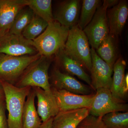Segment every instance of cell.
<instances>
[{
    "label": "cell",
    "mask_w": 128,
    "mask_h": 128,
    "mask_svg": "<svg viewBox=\"0 0 128 128\" xmlns=\"http://www.w3.org/2000/svg\"><path fill=\"white\" fill-rule=\"evenodd\" d=\"M70 29L53 21L48 23L42 33L32 40L34 46L42 56L51 57L64 48Z\"/></svg>",
    "instance_id": "obj_1"
},
{
    "label": "cell",
    "mask_w": 128,
    "mask_h": 128,
    "mask_svg": "<svg viewBox=\"0 0 128 128\" xmlns=\"http://www.w3.org/2000/svg\"><path fill=\"white\" fill-rule=\"evenodd\" d=\"M8 112V128H22V116L25 99L31 87L18 88L11 83L0 80Z\"/></svg>",
    "instance_id": "obj_2"
},
{
    "label": "cell",
    "mask_w": 128,
    "mask_h": 128,
    "mask_svg": "<svg viewBox=\"0 0 128 128\" xmlns=\"http://www.w3.org/2000/svg\"><path fill=\"white\" fill-rule=\"evenodd\" d=\"M51 61V57L41 56L25 70L16 86L20 88L39 87L46 91H50L48 71Z\"/></svg>",
    "instance_id": "obj_3"
},
{
    "label": "cell",
    "mask_w": 128,
    "mask_h": 128,
    "mask_svg": "<svg viewBox=\"0 0 128 128\" xmlns=\"http://www.w3.org/2000/svg\"><path fill=\"white\" fill-rule=\"evenodd\" d=\"M64 50L90 72L92 59L89 41L84 33L77 25L70 29Z\"/></svg>",
    "instance_id": "obj_4"
},
{
    "label": "cell",
    "mask_w": 128,
    "mask_h": 128,
    "mask_svg": "<svg viewBox=\"0 0 128 128\" xmlns=\"http://www.w3.org/2000/svg\"><path fill=\"white\" fill-rule=\"evenodd\" d=\"M41 56H11L0 54V79L11 83L20 78L25 70Z\"/></svg>",
    "instance_id": "obj_5"
},
{
    "label": "cell",
    "mask_w": 128,
    "mask_h": 128,
    "mask_svg": "<svg viewBox=\"0 0 128 128\" xmlns=\"http://www.w3.org/2000/svg\"><path fill=\"white\" fill-rule=\"evenodd\" d=\"M108 6L103 1L97 9L92 20L82 30L92 48L97 49L109 34L107 11Z\"/></svg>",
    "instance_id": "obj_6"
},
{
    "label": "cell",
    "mask_w": 128,
    "mask_h": 128,
    "mask_svg": "<svg viewBox=\"0 0 128 128\" xmlns=\"http://www.w3.org/2000/svg\"><path fill=\"white\" fill-rule=\"evenodd\" d=\"M94 99L89 108V114L102 118L113 112H127L128 106L124 100L115 98L110 89L100 88L96 90Z\"/></svg>",
    "instance_id": "obj_7"
},
{
    "label": "cell",
    "mask_w": 128,
    "mask_h": 128,
    "mask_svg": "<svg viewBox=\"0 0 128 128\" xmlns=\"http://www.w3.org/2000/svg\"><path fill=\"white\" fill-rule=\"evenodd\" d=\"M38 53L32 41L26 39L22 34L8 32L0 37V54L20 56L34 55Z\"/></svg>",
    "instance_id": "obj_8"
},
{
    "label": "cell",
    "mask_w": 128,
    "mask_h": 128,
    "mask_svg": "<svg viewBox=\"0 0 128 128\" xmlns=\"http://www.w3.org/2000/svg\"><path fill=\"white\" fill-rule=\"evenodd\" d=\"M90 51L92 88L95 90L100 88L110 89L112 80L113 68L99 57L94 48H91Z\"/></svg>",
    "instance_id": "obj_9"
},
{
    "label": "cell",
    "mask_w": 128,
    "mask_h": 128,
    "mask_svg": "<svg viewBox=\"0 0 128 128\" xmlns=\"http://www.w3.org/2000/svg\"><path fill=\"white\" fill-rule=\"evenodd\" d=\"M51 90L56 99L60 112L83 108H89L95 95V94L87 95L74 94L54 87L51 88Z\"/></svg>",
    "instance_id": "obj_10"
},
{
    "label": "cell",
    "mask_w": 128,
    "mask_h": 128,
    "mask_svg": "<svg viewBox=\"0 0 128 128\" xmlns=\"http://www.w3.org/2000/svg\"><path fill=\"white\" fill-rule=\"evenodd\" d=\"M51 80L54 87L58 90H64L74 94H90V87L84 84L69 74L63 73L58 68L53 70Z\"/></svg>",
    "instance_id": "obj_11"
},
{
    "label": "cell",
    "mask_w": 128,
    "mask_h": 128,
    "mask_svg": "<svg viewBox=\"0 0 128 128\" xmlns=\"http://www.w3.org/2000/svg\"><path fill=\"white\" fill-rule=\"evenodd\" d=\"M81 6L80 0L64 1L60 5L54 16V20L70 29L77 25Z\"/></svg>",
    "instance_id": "obj_12"
},
{
    "label": "cell",
    "mask_w": 128,
    "mask_h": 128,
    "mask_svg": "<svg viewBox=\"0 0 128 128\" xmlns=\"http://www.w3.org/2000/svg\"><path fill=\"white\" fill-rule=\"evenodd\" d=\"M38 99V114L42 122L54 118L60 112V109L52 90L46 91L39 87H34Z\"/></svg>",
    "instance_id": "obj_13"
},
{
    "label": "cell",
    "mask_w": 128,
    "mask_h": 128,
    "mask_svg": "<svg viewBox=\"0 0 128 128\" xmlns=\"http://www.w3.org/2000/svg\"><path fill=\"white\" fill-rule=\"evenodd\" d=\"M26 6L25 0H0V37L8 32L18 12Z\"/></svg>",
    "instance_id": "obj_14"
},
{
    "label": "cell",
    "mask_w": 128,
    "mask_h": 128,
    "mask_svg": "<svg viewBox=\"0 0 128 128\" xmlns=\"http://www.w3.org/2000/svg\"><path fill=\"white\" fill-rule=\"evenodd\" d=\"M128 16V2L120 0L118 4L107 11L109 34L118 38L123 30Z\"/></svg>",
    "instance_id": "obj_15"
},
{
    "label": "cell",
    "mask_w": 128,
    "mask_h": 128,
    "mask_svg": "<svg viewBox=\"0 0 128 128\" xmlns=\"http://www.w3.org/2000/svg\"><path fill=\"white\" fill-rule=\"evenodd\" d=\"M89 114L88 108L60 111L53 118L51 128H77Z\"/></svg>",
    "instance_id": "obj_16"
},
{
    "label": "cell",
    "mask_w": 128,
    "mask_h": 128,
    "mask_svg": "<svg viewBox=\"0 0 128 128\" xmlns=\"http://www.w3.org/2000/svg\"><path fill=\"white\" fill-rule=\"evenodd\" d=\"M55 56L57 64L65 73L76 76L86 82L92 88L90 76L85 71L80 62L67 54L64 49L60 50Z\"/></svg>",
    "instance_id": "obj_17"
},
{
    "label": "cell",
    "mask_w": 128,
    "mask_h": 128,
    "mask_svg": "<svg viewBox=\"0 0 128 128\" xmlns=\"http://www.w3.org/2000/svg\"><path fill=\"white\" fill-rule=\"evenodd\" d=\"M118 38L109 34L96 50L99 57L112 68L118 58Z\"/></svg>",
    "instance_id": "obj_18"
},
{
    "label": "cell",
    "mask_w": 128,
    "mask_h": 128,
    "mask_svg": "<svg viewBox=\"0 0 128 128\" xmlns=\"http://www.w3.org/2000/svg\"><path fill=\"white\" fill-rule=\"evenodd\" d=\"M35 97L34 90H31L28 96L24 108L22 128H38L42 123L34 105Z\"/></svg>",
    "instance_id": "obj_19"
},
{
    "label": "cell",
    "mask_w": 128,
    "mask_h": 128,
    "mask_svg": "<svg viewBox=\"0 0 128 128\" xmlns=\"http://www.w3.org/2000/svg\"><path fill=\"white\" fill-rule=\"evenodd\" d=\"M126 66L125 60L121 57L118 58L113 67L114 74L112 86L110 89L114 96L122 100H124L126 97L124 94L123 88Z\"/></svg>",
    "instance_id": "obj_20"
},
{
    "label": "cell",
    "mask_w": 128,
    "mask_h": 128,
    "mask_svg": "<svg viewBox=\"0 0 128 128\" xmlns=\"http://www.w3.org/2000/svg\"><path fill=\"white\" fill-rule=\"evenodd\" d=\"M26 6L48 23L54 21L51 0H25Z\"/></svg>",
    "instance_id": "obj_21"
},
{
    "label": "cell",
    "mask_w": 128,
    "mask_h": 128,
    "mask_svg": "<svg viewBox=\"0 0 128 128\" xmlns=\"http://www.w3.org/2000/svg\"><path fill=\"white\" fill-rule=\"evenodd\" d=\"M100 0H83L77 26L83 30L92 20L97 9L101 4Z\"/></svg>",
    "instance_id": "obj_22"
},
{
    "label": "cell",
    "mask_w": 128,
    "mask_h": 128,
    "mask_svg": "<svg viewBox=\"0 0 128 128\" xmlns=\"http://www.w3.org/2000/svg\"><path fill=\"white\" fill-rule=\"evenodd\" d=\"M34 16V12L29 7L26 6L23 8L16 16L8 33L17 35L22 34Z\"/></svg>",
    "instance_id": "obj_23"
},
{
    "label": "cell",
    "mask_w": 128,
    "mask_h": 128,
    "mask_svg": "<svg viewBox=\"0 0 128 128\" xmlns=\"http://www.w3.org/2000/svg\"><path fill=\"white\" fill-rule=\"evenodd\" d=\"M48 23L34 14L32 20L24 30L22 35L28 40L32 41L43 32Z\"/></svg>",
    "instance_id": "obj_24"
},
{
    "label": "cell",
    "mask_w": 128,
    "mask_h": 128,
    "mask_svg": "<svg viewBox=\"0 0 128 128\" xmlns=\"http://www.w3.org/2000/svg\"><path fill=\"white\" fill-rule=\"evenodd\" d=\"M102 120L108 128H128V112H113L105 114Z\"/></svg>",
    "instance_id": "obj_25"
},
{
    "label": "cell",
    "mask_w": 128,
    "mask_h": 128,
    "mask_svg": "<svg viewBox=\"0 0 128 128\" xmlns=\"http://www.w3.org/2000/svg\"><path fill=\"white\" fill-rule=\"evenodd\" d=\"M77 128H108L102 118L89 114L80 124Z\"/></svg>",
    "instance_id": "obj_26"
},
{
    "label": "cell",
    "mask_w": 128,
    "mask_h": 128,
    "mask_svg": "<svg viewBox=\"0 0 128 128\" xmlns=\"http://www.w3.org/2000/svg\"><path fill=\"white\" fill-rule=\"evenodd\" d=\"M6 107L4 100H0V128H8L6 114Z\"/></svg>",
    "instance_id": "obj_27"
},
{
    "label": "cell",
    "mask_w": 128,
    "mask_h": 128,
    "mask_svg": "<svg viewBox=\"0 0 128 128\" xmlns=\"http://www.w3.org/2000/svg\"><path fill=\"white\" fill-rule=\"evenodd\" d=\"M53 118H50L45 122H42L41 126L38 128H51Z\"/></svg>",
    "instance_id": "obj_28"
},
{
    "label": "cell",
    "mask_w": 128,
    "mask_h": 128,
    "mask_svg": "<svg viewBox=\"0 0 128 128\" xmlns=\"http://www.w3.org/2000/svg\"><path fill=\"white\" fill-rule=\"evenodd\" d=\"M128 74L127 73L125 75L124 78V81L123 88V91L124 96H126L128 91Z\"/></svg>",
    "instance_id": "obj_29"
},
{
    "label": "cell",
    "mask_w": 128,
    "mask_h": 128,
    "mask_svg": "<svg viewBox=\"0 0 128 128\" xmlns=\"http://www.w3.org/2000/svg\"><path fill=\"white\" fill-rule=\"evenodd\" d=\"M108 6V8L114 7L118 4L120 0H105Z\"/></svg>",
    "instance_id": "obj_30"
},
{
    "label": "cell",
    "mask_w": 128,
    "mask_h": 128,
    "mask_svg": "<svg viewBox=\"0 0 128 128\" xmlns=\"http://www.w3.org/2000/svg\"><path fill=\"white\" fill-rule=\"evenodd\" d=\"M4 96V91H3V89L1 84L0 82V100L3 99V96Z\"/></svg>",
    "instance_id": "obj_31"
}]
</instances>
